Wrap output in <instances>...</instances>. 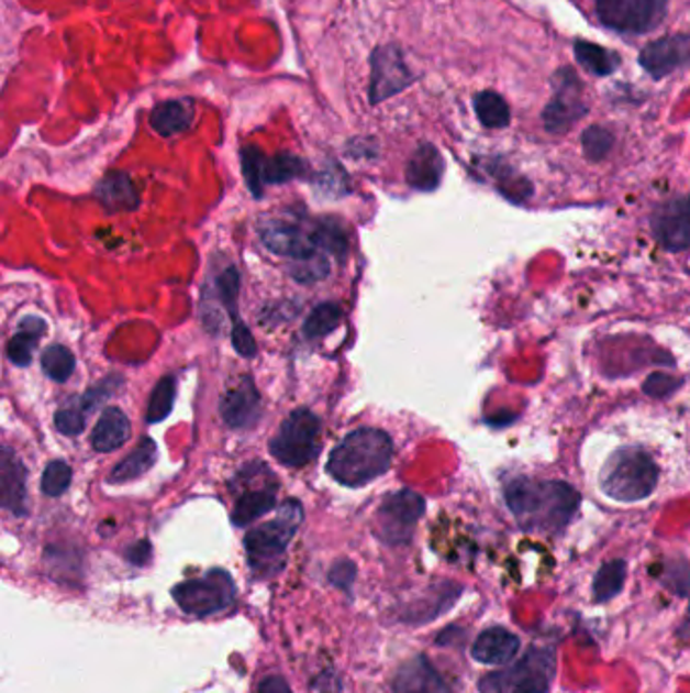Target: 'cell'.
I'll return each mask as SVG.
<instances>
[{"label":"cell","mask_w":690,"mask_h":693,"mask_svg":"<svg viewBox=\"0 0 690 693\" xmlns=\"http://www.w3.org/2000/svg\"><path fill=\"white\" fill-rule=\"evenodd\" d=\"M130 438V422L120 408H105L91 432V447L98 452L120 449Z\"/></svg>","instance_id":"obj_24"},{"label":"cell","mask_w":690,"mask_h":693,"mask_svg":"<svg viewBox=\"0 0 690 693\" xmlns=\"http://www.w3.org/2000/svg\"><path fill=\"white\" fill-rule=\"evenodd\" d=\"M231 343L235 346V351L242 355V358H254L257 353L256 341H254V334L247 329V324L237 319L233 321V329H231Z\"/></svg>","instance_id":"obj_39"},{"label":"cell","mask_w":690,"mask_h":693,"mask_svg":"<svg viewBox=\"0 0 690 693\" xmlns=\"http://www.w3.org/2000/svg\"><path fill=\"white\" fill-rule=\"evenodd\" d=\"M474 112L478 122L490 130L507 129L511 124V106L499 91H478L472 98Z\"/></svg>","instance_id":"obj_27"},{"label":"cell","mask_w":690,"mask_h":693,"mask_svg":"<svg viewBox=\"0 0 690 693\" xmlns=\"http://www.w3.org/2000/svg\"><path fill=\"white\" fill-rule=\"evenodd\" d=\"M553 96L543 108V127L549 134H567L589 114L586 86L571 65H563L550 76Z\"/></svg>","instance_id":"obj_6"},{"label":"cell","mask_w":690,"mask_h":693,"mask_svg":"<svg viewBox=\"0 0 690 693\" xmlns=\"http://www.w3.org/2000/svg\"><path fill=\"white\" fill-rule=\"evenodd\" d=\"M156 459H158L156 442H154L153 438H142L138 447L132 450L129 457L120 462L118 466H114V471L110 475V483L122 485V483H129V481L138 479V476L148 473L153 469Z\"/></svg>","instance_id":"obj_25"},{"label":"cell","mask_w":690,"mask_h":693,"mask_svg":"<svg viewBox=\"0 0 690 693\" xmlns=\"http://www.w3.org/2000/svg\"><path fill=\"white\" fill-rule=\"evenodd\" d=\"M626 574L627 564L624 560H612V562L601 565L598 574L593 578V586H591L596 603H608L624 591Z\"/></svg>","instance_id":"obj_29"},{"label":"cell","mask_w":690,"mask_h":693,"mask_svg":"<svg viewBox=\"0 0 690 693\" xmlns=\"http://www.w3.org/2000/svg\"><path fill=\"white\" fill-rule=\"evenodd\" d=\"M504 501L524 531L557 536L576 517L581 495L563 481L516 476L507 483Z\"/></svg>","instance_id":"obj_1"},{"label":"cell","mask_w":690,"mask_h":693,"mask_svg":"<svg viewBox=\"0 0 690 693\" xmlns=\"http://www.w3.org/2000/svg\"><path fill=\"white\" fill-rule=\"evenodd\" d=\"M172 596L187 615H215L233 603L235 584L230 572L215 568L203 578L182 582L172 591Z\"/></svg>","instance_id":"obj_10"},{"label":"cell","mask_w":690,"mask_h":693,"mask_svg":"<svg viewBox=\"0 0 690 693\" xmlns=\"http://www.w3.org/2000/svg\"><path fill=\"white\" fill-rule=\"evenodd\" d=\"M320 420L307 410L292 411L269 442V452L286 466H304L316 454Z\"/></svg>","instance_id":"obj_11"},{"label":"cell","mask_w":690,"mask_h":693,"mask_svg":"<svg viewBox=\"0 0 690 693\" xmlns=\"http://www.w3.org/2000/svg\"><path fill=\"white\" fill-rule=\"evenodd\" d=\"M261 242L269 252L278 256L292 257V260H307V257L319 254L320 250L312 240V233H304L298 226H292L288 221H268L259 230Z\"/></svg>","instance_id":"obj_16"},{"label":"cell","mask_w":690,"mask_h":693,"mask_svg":"<svg viewBox=\"0 0 690 693\" xmlns=\"http://www.w3.org/2000/svg\"><path fill=\"white\" fill-rule=\"evenodd\" d=\"M369 103L379 106L397 94L410 90L411 86L418 81V74L411 69L405 53L399 43H383L377 45L369 53Z\"/></svg>","instance_id":"obj_8"},{"label":"cell","mask_w":690,"mask_h":693,"mask_svg":"<svg viewBox=\"0 0 690 693\" xmlns=\"http://www.w3.org/2000/svg\"><path fill=\"white\" fill-rule=\"evenodd\" d=\"M151 553H153L151 541H148V539H141L138 543H134V546L130 548L129 560L132 564L144 565L151 560Z\"/></svg>","instance_id":"obj_43"},{"label":"cell","mask_w":690,"mask_h":693,"mask_svg":"<svg viewBox=\"0 0 690 693\" xmlns=\"http://www.w3.org/2000/svg\"><path fill=\"white\" fill-rule=\"evenodd\" d=\"M363 151H367L369 156H375V154H377V141L371 139V136H367V139L358 136V139H353V141L346 144V154H348V156L360 158V156H365Z\"/></svg>","instance_id":"obj_42"},{"label":"cell","mask_w":690,"mask_h":693,"mask_svg":"<svg viewBox=\"0 0 690 693\" xmlns=\"http://www.w3.org/2000/svg\"><path fill=\"white\" fill-rule=\"evenodd\" d=\"M312 240L320 252H329L336 257L345 256L346 250H348L345 230L333 218L320 219L316 228L312 231Z\"/></svg>","instance_id":"obj_30"},{"label":"cell","mask_w":690,"mask_h":693,"mask_svg":"<svg viewBox=\"0 0 690 693\" xmlns=\"http://www.w3.org/2000/svg\"><path fill=\"white\" fill-rule=\"evenodd\" d=\"M555 671V651L533 647L516 663L485 675L478 690L482 693H549Z\"/></svg>","instance_id":"obj_5"},{"label":"cell","mask_w":690,"mask_h":693,"mask_svg":"<svg viewBox=\"0 0 690 693\" xmlns=\"http://www.w3.org/2000/svg\"><path fill=\"white\" fill-rule=\"evenodd\" d=\"M658 485V464L639 447L615 450L601 466L600 487L603 495L620 503L648 499Z\"/></svg>","instance_id":"obj_3"},{"label":"cell","mask_w":690,"mask_h":693,"mask_svg":"<svg viewBox=\"0 0 690 693\" xmlns=\"http://www.w3.org/2000/svg\"><path fill=\"white\" fill-rule=\"evenodd\" d=\"M638 64L648 76L660 81L690 64V35H666L650 41L638 55Z\"/></svg>","instance_id":"obj_14"},{"label":"cell","mask_w":690,"mask_h":693,"mask_svg":"<svg viewBox=\"0 0 690 693\" xmlns=\"http://www.w3.org/2000/svg\"><path fill=\"white\" fill-rule=\"evenodd\" d=\"M601 25L622 35H648L668 16L670 0H593Z\"/></svg>","instance_id":"obj_7"},{"label":"cell","mask_w":690,"mask_h":693,"mask_svg":"<svg viewBox=\"0 0 690 693\" xmlns=\"http://www.w3.org/2000/svg\"><path fill=\"white\" fill-rule=\"evenodd\" d=\"M341 319H343V310L338 305H334V302L319 305L308 315L307 322H304V337L307 339H322V337L333 333Z\"/></svg>","instance_id":"obj_32"},{"label":"cell","mask_w":690,"mask_h":693,"mask_svg":"<svg viewBox=\"0 0 690 693\" xmlns=\"http://www.w3.org/2000/svg\"><path fill=\"white\" fill-rule=\"evenodd\" d=\"M393 693H452V690L425 654H415L397 669Z\"/></svg>","instance_id":"obj_17"},{"label":"cell","mask_w":690,"mask_h":693,"mask_svg":"<svg viewBox=\"0 0 690 693\" xmlns=\"http://www.w3.org/2000/svg\"><path fill=\"white\" fill-rule=\"evenodd\" d=\"M355 578H357V568L348 560L334 564L333 570H331V582H333L334 586L345 588V591H350Z\"/></svg>","instance_id":"obj_41"},{"label":"cell","mask_w":690,"mask_h":693,"mask_svg":"<svg viewBox=\"0 0 690 693\" xmlns=\"http://www.w3.org/2000/svg\"><path fill=\"white\" fill-rule=\"evenodd\" d=\"M680 632H682V635H690V608L689 616H687V623L680 627Z\"/></svg>","instance_id":"obj_45"},{"label":"cell","mask_w":690,"mask_h":693,"mask_svg":"<svg viewBox=\"0 0 690 693\" xmlns=\"http://www.w3.org/2000/svg\"><path fill=\"white\" fill-rule=\"evenodd\" d=\"M43 331H45V322L37 319V317H29V319L21 322V331L14 334L13 339L9 341V346H7L9 360L13 361L14 365H19V367H26L33 360L35 346H37Z\"/></svg>","instance_id":"obj_28"},{"label":"cell","mask_w":690,"mask_h":693,"mask_svg":"<svg viewBox=\"0 0 690 693\" xmlns=\"http://www.w3.org/2000/svg\"><path fill=\"white\" fill-rule=\"evenodd\" d=\"M656 242L665 250L680 252L690 248V197H670L654 207L650 216Z\"/></svg>","instance_id":"obj_13"},{"label":"cell","mask_w":690,"mask_h":693,"mask_svg":"<svg viewBox=\"0 0 690 693\" xmlns=\"http://www.w3.org/2000/svg\"><path fill=\"white\" fill-rule=\"evenodd\" d=\"M274 507H276V488L271 485L245 491L237 497L231 521L237 527L249 526L261 515L269 514Z\"/></svg>","instance_id":"obj_26"},{"label":"cell","mask_w":690,"mask_h":693,"mask_svg":"<svg viewBox=\"0 0 690 693\" xmlns=\"http://www.w3.org/2000/svg\"><path fill=\"white\" fill-rule=\"evenodd\" d=\"M219 411L230 428H252L261 414V398L249 377H242L221 396Z\"/></svg>","instance_id":"obj_15"},{"label":"cell","mask_w":690,"mask_h":693,"mask_svg":"<svg viewBox=\"0 0 690 693\" xmlns=\"http://www.w3.org/2000/svg\"><path fill=\"white\" fill-rule=\"evenodd\" d=\"M490 173L497 177L500 191L504 193L507 197L516 199V201H523V199H528L533 195V185L528 183V179L521 177L519 173H514L511 167H504V170H500V167H497V163H492Z\"/></svg>","instance_id":"obj_36"},{"label":"cell","mask_w":690,"mask_h":693,"mask_svg":"<svg viewBox=\"0 0 690 693\" xmlns=\"http://www.w3.org/2000/svg\"><path fill=\"white\" fill-rule=\"evenodd\" d=\"M41 367L49 380L64 384L76 372V358L67 346L53 345L43 353Z\"/></svg>","instance_id":"obj_31"},{"label":"cell","mask_w":690,"mask_h":693,"mask_svg":"<svg viewBox=\"0 0 690 693\" xmlns=\"http://www.w3.org/2000/svg\"><path fill=\"white\" fill-rule=\"evenodd\" d=\"M391 461V437L377 428H358L331 452L326 471L345 487H363L387 473Z\"/></svg>","instance_id":"obj_2"},{"label":"cell","mask_w":690,"mask_h":693,"mask_svg":"<svg viewBox=\"0 0 690 693\" xmlns=\"http://www.w3.org/2000/svg\"><path fill=\"white\" fill-rule=\"evenodd\" d=\"M329 274H331V264H329V257L324 256V252H319L307 260H296L294 268H292V276L302 284L319 283Z\"/></svg>","instance_id":"obj_38"},{"label":"cell","mask_w":690,"mask_h":693,"mask_svg":"<svg viewBox=\"0 0 690 693\" xmlns=\"http://www.w3.org/2000/svg\"><path fill=\"white\" fill-rule=\"evenodd\" d=\"M96 197L108 211H132L141 204L136 185L124 170H110L96 187Z\"/></svg>","instance_id":"obj_22"},{"label":"cell","mask_w":690,"mask_h":693,"mask_svg":"<svg viewBox=\"0 0 690 693\" xmlns=\"http://www.w3.org/2000/svg\"><path fill=\"white\" fill-rule=\"evenodd\" d=\"M304 519L302 505L294 499L283 501L276 519L254 527L245 536V552L256 574H271L281 564L283 553Z\"/></svg>","instance_id":"obj_4"},{"label":"cell","mask_w":690,"mask_h":693,"mask_svg":"<svg viewBox=\"0 0 690 693\" xmlns=\"http://www.w3.org/2000/svg\"><path fill=\"white\" fill-rule=\"evenodd\" d=\"M574 55L577 64L581 65L589 76L610 77L622 67V55L608 50L600 43H591L588 38L574 41Z\"/></svg>","instance_id":"obj_23"},{"label":"cell","mask_w":690,"mask_h":693,"mask_svg":"<svg viewBox=\"0 0 690 693\" xmlns=\"http://www.w3.org/2000/svg\"><path fill=\"white\" fill-rule=\"evenodd\" d=\"M680 384H682L680 380L668 377V375H663V373H656V375H650V377L646 380L644 392H646L648 396H653V398H666V396H670L672 392H677Z\"/></svg>","instance_id":"obj_40"},{"label":"cell","mask_w":690,"mask_h":693,"mask_svg":"<svg viewBox=\"0 0 690 693\" xmlns=\"http://www.w3.org/2000/svg\"><path fill=\"white\" fill-rule=\"evenodd\" d=\"M175 398H177V382L172 375H167L154 387L153 396L148 402V410H146V420L151 424L167 420L168 414L175 406Z\"/></svg>","instance_id":"obj_33"},{"label":"cell","mask_w":690,"mask_h":693,"mask_svg":"<svg viewBox=\"0 0 690 693\" xmlns=\"http://www.w3.org/2000/svg\"><path fill=\"white\" fill-rule=\"evenodd\" d=\"M194 116H197V103L192 98L189 96L172 98V100H163L154 106L148 114V124L158 136L172 139L191 130Z\"/></svg>","instance_id":"obj_19"},{"label":"cell","mask_w":690,"mask_h":693,"mask_svg":"<svg viewBox=\"0 0 690 693\" xmlns=\"http://www.w3.org/2000/svg\"><path fill=\"white\" fill-rule=\"evenodd\" d=\"M74 471L65 461H53L45 466L41 476V491L49 497H59L71 485Z\"/></svg>","instance_id":"obj_35"},{"label":"cell","mask_w":690,"mask_h":693,"mask_svg":"<svg viewBox=\"0 0 690 693\" xmlns=\"http://www.w3.org/2000/svg\"><path fill=\"white\" fill-rule=\"evenodd\" d=\"M308 168L307 161L292 153L268 156L254 144L242 148L243 177L256 199L264 195L266 185H283L288 180L300 179L307 175Z\"/></svg>","instance_id":"obj_9"},{"label":"cell","mask_w":690,"mask_h":693,"mask_svg":"<svg viewBox=\"0 0 690 693\" xmlns=\"http://www.w3.org/2000/svg\"><path fill=\"white\" fill-rule=\"evenodd\" d=\"M446 173L444 154L432 142H422L408 161L405 180L415 191L430 193L439 187Z\"/></svg>","instance_id":"obj_18"},{"label":"cell","mask_w":690,"mask_h":693,"mask_svg":"<svg viewBox=\"0 0 690 693\" xmlns=\"http://www.w3.org/2000/svg\"><path fill=\"white\" fill-rule=\"evenodd\" d=\"M614 144V132L605 129V127H600V124L589 127L581 134V146H583V154H586L589 163H601L603 158H608V154L612 153Z\"/></svg>","instance_id":"obj_34"},{"label":"cell","mask_w":690,"mask_h":693,"mask_svg":"<svg viewBox=\"0 0 690 693\" xmlns=\"http://www.w3.org/2000/svg\"><path fill=\"white\" fill-rule=\"evenodd\" d=\"M86 416L88 411L84 408L81 399H76L55 414V428L65 437H77L86 428Z\"/></svg>","instance_id":"obj_37"},{"label":"cell","mask_w":690,"mask_h":693,"mask_svg":"<svg viewBox=\"0 0 690 693\" xmlns=\"http://www.w3.org/2000/svg\"><path fill=\"white\" fill-rule=\"evenodd\" d=\"M423 514H425V499L420 493L410 488L397 491L393 495H389L379 507V514H377L379 536L383 538L385 543H391V546L408 543L415 524L422 519Z\"/></svg>","instance_id":"obj_12"},{"label":"cell","mask_w":690,"mask_h":693,"mask_svg":"<svg viewBox=\"0 0 690 693\" xmlns=\"http://www.w3.org/2000/svg\"><path fill=\"white\" fill-rule=\"evenodd\" d=\"M257 693H292V690H290V685L286 683V680H281L278 675H269V678L259 683Z\"/></svg>","instance_id":"obj_44"},{"label":"cell","mask_w":690,"mask_h":693,"mask_svg":"<svg viewBox=\"0 0 690 693\" xmlns=\"http://www.w3.org/2000/svg\"><path fill=\"white\" fill-rule=\"evenodd\" d=\"M0 493H2V507L7 512L25 515L26 469L9 447L2 449V457H0Z\"/></svg>","instance_id":"obj_20"},{"label":"cell","mask_w":690,"mask_h":693,"mask_svg":"<svg viewBox=\"0 0 690 693\" xmlns=\"http://www.w3.org/2000/svg\"><path fill=\"white\" fill-rule=\"evenodd\" d=\"M521 651V639L511 630L486 629L472 645V657L485 666H507Z\"/></svg>","instance_id":"obj_21"}]
</instances>
